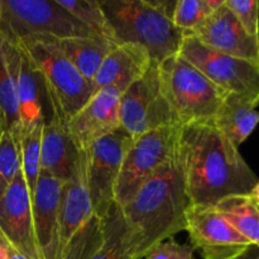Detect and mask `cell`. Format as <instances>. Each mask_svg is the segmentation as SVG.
I'll return each mask as SVG.
<instances>
[{"instance_id": "1", "label": "cell", "mask_w": 259, "mask_h": 259, "mask_svg": "<svg viewBox=\"0 0 259 259\" xmlns=\"http://www.w3.org/2000/svg\"><path fill=\"white\" fill-rule=\"evenodd\" d=\"M177 152L191 205L217 206L227 197L250 194L259 181L237 147L212 124L181 126Z\"/></svg>"}, {"instance_id": "2", "label": "cell", "mask_w": 259, "mask_h": 259, "mask_svg": "<svg viewBox=\"0 0 259 259\" xmlns=\"http://www.w3.org/2000/svg\"><path fill=\"white\" fill-rule=\"evenodd\" d=\"M190 206L191 201L176 152L174 158L121 206L126 253L131 259H143L156 245L186 229Z\"/></svg>"}, {"instance_id": "3", "label": "cell", "mask_w": 259, "mask_h": 259, "mask_svg": "<svg viewBox=\"0 0 259 259\" xmlns=\"http://www.w3.org/2000/svg\"><path fill=\"white\" fill-rule=\"evenodd\" d=\"M118 45L136 43L159 65L179 53L185 34L175 27L176 2L164 0H99Z\"/></svg>"}, {"instance_id": "4", "label": "cell", "mask_w": 259, "mask_h": 259, "mask_svg": "<svg viewBox=\"0 0 259 259\" xmlns=\"http://www.w3.org/2000/svg\"><path fill=\"white\" fill-rule=\"evenodd\" d=\"M37 67L51 115L67 124L93 96L91 83L63 55L57 39L46 35H28L17 40Z\"/></svg>"}, {"instance_id": "5", "label": "cell", "mask_w": 259, "mask_h": 259, "mask_svg": "<svg viewBox=\"0 0 259 259\" xmlns=\"http://www.w3.org/2000/svg\"><path fill=\"white\" fill-rule=\"evenodd\" d=\"M162 91L179 125L211 124L227 98L180 53L158 65Z\"/></svg>"}, {"instance_id": "6", "label": "cell", "mask_w": 259, "mask_h": 259, "mask_svg": "<svg viewBox=\"0 0 259 259\" xmlns=\"http://www.w3.org/2000/svg\"><path fill=\"white\" fill-rule=\"evenodd\" d=\"M0 35L12 42L28 35L55 39L95 37L57 0H0Z\"/></svg>"}, {"instance_id": "7", "label": "cell", "mask_w": 259, "mask_h": 259, "mask_svg": "<svg viewBox=\"0 0 259 259\" xmlns=\"http://www.w3.org/2000/svg\"><path fill=\"white\" fill-rule=\"evenodd\" d=\"M180 125H166L132 139L115 185V202L124 206L136 192L175 157Z\"/></svg>"}, {"instance_id": "8", "label": "cell", "mask_w": 259, "mask_h": 259, "mask_svg": "<svg viewBox=\"0 0 259 259\" xmlns=\"http://www.w3.org/2000/svg\"><path fill=\"white\" fill-rule=\"evenodd\" d=\"M180 55L206 76L225 95H237L259 105V65L224 55L185 35Z\"/></svg>"}, {"instance_id": "9", "label": "cell", "mask_w": 259, "mask_h": 259, "mask_svg": "<svg viewBox=\"0 0 259 259\" xmlns=\"http://www.w3.org/2000/svg\"><path fill=\"white\" fill-rule=\"evenodd\" d=\"M166 125L179 123L162 91L158 63L152 61L148 71L121 94L120 129L136 139Z\"/></svg>"}, {"instance_id": "10", "label": "cell", "mask_w": 259, "mask_h": 259, "mask_svg": "<svg viewBox=\"0 0 259 259\" xmlns=\"http://www.w3.org/2000/svg\"><path fill=\"white\" fill-rule=\"evenodd\" d=\"M132 138L123 131L98 139L86 149V182L94 215L104 219L115 204V185Z\"/></svg>"}, {"instance_id": "11", "label": "cell", "mask_w": 259, "mask_h": 259, "mask_svg": "<svg viewBox=\"0 0 259 259\" xmlns=\"http://www.w3.org/2000/svg\"><path fill=\"white\" fill-rule=\"evenodd\" d=\"M185 230L189 233L190 245L199 250L202 259H234L252 247L215 206L191 205Z\"/></svg>"}, {"instance_id": "12", "label": "cell", "mask_w": 259, "mask_h": 259, "mask_svg": "<svg viewBox=\"0 0 259 259\" xmlns=\"http://www.w3.org/2000/svg\"><path fill=\"white\" fill-rule=\"evenodd\" d=\"M62 259H131L121 207L115 202L104 219L94 215L68 243Z\"/></svg>"}, {"instance_id": "13", "label": "cell", "mask_w": 259, "mask_h": 259, "mask_svg": "<svg viewBox=\"0 0 259 259\" xmlns=\"http://www.w3.org/2000/svg\"><path fill=\"white\" fill-rule=\"evenodd\" d=\"M0 229L18 252L30 259H43L34 233L32 196L22 168L0 197Z\"/></svg>"}, {"instance_id": "14", "label": "cell", "mask_w": 259, "mask_h": 259, "mask_svg": "<svg viewBox=\"0 0 259 259\" xmlns=\"http://www.w3.org/2000/svg\"><path fill=\"white\" fill-rule=\"evenodd\" d=\"M120 98L118 89H103L68 120L67 132L78 151H86L98 139L120 129Z\"/></svg>"}, {"instance_id": "15", "label": "cell", "mask_w": 259, "mask_h": 259, "mask_svg": "<svg viewBox=\"0 0 259 259\" xmlns=\"http://www.w3.org/2000/svg\"><path fill=\"white\" fill-rule=\"evenodd\" d=\"M189 35L211 50L259 65V37L245 32L225 0Z\"/></svg>"}, {"instance_id": "16", "label": "cell", "mask_w": 259, "mask_h": 259, "mask_svg": "<svg viewBox=\"0 0 259 259\" xmlns=\"http://www.w3.org/2000/svg\"><path fill=\"white\" fill-rule=\"evenodd\" d=\"M63 182L40 174L32 195V211L38 248L43 259H61L60 205Z\"/></svg>"}, {"instance_id": "17", "label": "cell", "mask_w": 259, "mask_h": 259, "mask_svg": "<svg viewBox=\"0 0 259 259\" xmlns=\"http://www.w3.org/2000/svg\"><path fill=\"white\" fill-rule=\"evenodd\" d=\"M151 63V56L143 46L136 43L116 45L104 58L91 81L93 95L110 86L123 94L148 71Z\"/></svg>"}, {"instance_id": "18", "label": "cell", "mask_w": 259, "mask_h": 259, "mask_svg": "<svg viewBox=\"0 0 259 259\" xmlns=\"http://www.w3.org/2000/svg\"><path fill=\"white\" fill-rule=\"evenodd\" d=\"M93 217L94 210L86 182V152L80 151L77 163L70 179L63 182L61 194L60 238L62 253L78 230Z\"/></svg>"}, {"instance_id": "19", "label": "cell", "mask_w": 259, "mask_h": 259, "mask_svg": "<svg viewBox=\"0 0 259 259\" xmlns=\"http://www.w3.org/2000/svg\"><path fill=\"white\" fill-rule=\"evenodd\" d=\"M80 151L76 148L67 132L66 123L51 115L46 120L40 144V174L66 182L77 163Z\"/></svg>"}, {"instance_id": "20", "label": "cell", "mask_w": 259, "mask_h": 259, "mask_svg": "<svg viewBox=\"0 0 259 259\" xmlns=\"http://www.w3.org/2000/svg\"><path fill=\"white\" fill-rule=\"evenodd\" d=\"M17 43V42H15ZM18 45V43H17ZM19 46V68L17 77L18 113L23 134L46 121L45 103L47 101L42 77L32 58Z\"/></svg>"}, {"instance_id": "21", "label": "cell", "mask_w": 259, "mask_h": 259, "mask_svg": "<svg viewBox=\"0 0 259 259\" xmlns=\"http://www.w3.org/2000/svg\"><path fill=\"white\" fill-rule=\"evenodd\" d=\"M19 57V46L0 35V123L3 132L22 141L17 96Z\"/></svg>"}, {"instance_id": "22", "label": "cell", "mask_w": 259, "mask_h": 259, "mask_svg": "<svg viewBox=\"0 0 259 259\" xmlns=\"http://www.w3.org/2000/svg\"><path fill=\"white\" fill-rule=\"evenodd\" d=\"M259 123V111L250 101L237 95H227L218 110L212 125L237 148L253 133Z\"/></svg>"}, {"instance_id": "23", "label": "cell", "mask_w": 259, "mask_h": 259, "mask_svg": "<svg viewBox=\"0 0 259 259\" xmlns=\"http://www.w3.org/2000/svg\"><path fill=\"white\" fill-rule=\"evenodd\" d=\"M57 45L63 55L90 83L104 58L116 46L115 43L98 35L57 39Z\"/></svg>"}, {"instance_id": "24", "label": "cell", "mask_w": 259, "mask_h": 259, "mask_svg": "<svg viewBox=\"0 0 259 259\" xmlns=\"http://www.w3.org/2000/svg\"><path fill=\"white\" fill-rule=\"evenodd\" d=\"M215 209L245 238L259 248V206L248 195L223 199Z\"/></svg>"}, {"instance_id": "25", "label": "cell", "mask_w": 259, "mask_h": 259, "mask_svg": "<svg viewBox=\"0 0 259 259\" xmlns=\"http://www.w3.org/2000/svg\"><path fill=\"white\" fill-rule=\"evenodd\" d=\"M57 3L91 33L118 45L100 3L96 0H57Z\"/></svg>"}, {"instance_id": "26", "label": "cell", "mask_w": 259, "mask_h": 259, "mask_svg": "<svg viewBox=\"0 0 259 259\" xmlns=\"http://www.w3.org/2000/svg\"><path fill=\"white\" fill-rule=\"evenodd\" d=\"M224 0H179L172 12V22L185 35L194 33Z\"/></svg>"}, {"instance_id": "27", "label": "cell", "mask_w": 259, "mask_h": 259, "mask_svg": "<svg viewBox=\"0 0 259 259\" xmlns=\"http://www.w3.org/2000/svg\"><path fill=\"white\" fill-rule=\"evenodd\" d=\"M45 123L34 126L23 134L22 141H20L22 172L30 196L34 192L37 181L40 176V144H42V132Z\"/></svg>"}, {"instance_id": "28", "label": "cell", "mask_w": 259, "mask_h": 259, "mask_svg": "<svg viewBox=\"0 0 259 259\" xmlns=\"http://www.w3.org/2000/svg\"><path fill=\"white\" fill-rule=\"evenodd\" d=\"M22 168L20 141L8 132L0 139V197L7 192Z\"/></svg>"}, {"instance_id": "29", "label": "cell", "mask_w": 259, "mask_h": 259, "mask_svg": "<svg viewBox=\"0 0 259 259\" xmlns=\"http://www.w3.org/2000/svg\"><path fill=\"white\" fill-rule=\"evenodd\" d=\"M225 5L229 8L248 34L259 37L258 0H225Z\"/></svg>"}, {"instance_id": "30", "label": "cell", "mask_w": 259, "mask_h": 259, "mask_svg": "<svg viewBox=\"0 0 259 259\" xmlns=\"http://www.w3.org/2000/svg\"><path fill=\"white\" fill-rule=\"evenodd\" d=\"M194 248L169 239L156 245L143 259H194Z\"/></svg>"}, {"instance_id": "31", "label": "cell", "mask_w": 259, "mask_h": 259, "mask_svg": "<svg viewBox=\"0 0 259 259\" xmlns=\"http://www.w3.org/2000/svg\"><path fill=\"white\" fill-rule=\"evenodd\" d=\"M12 248L13 247L9 243V240H8V238L5 237L3 230L0 229V259H8Z\"/></svg>"}, {"instance_id": "32", "label": "cell", "mask_w": 259, "mask_h": 259, "mask_svg": "<svg viewBox=\"0 0 259 259\" xmlns=\"http://www.w3.org/2000/svg\"><path fill=\"white\" fill-rule=\"evenodd\" d=\"M234 259H259V248L255 247V245H252L244 253H242L239 257Z\"/></svg>"}, {"instance_id": "33", "label": "cell", "mask_w": 259, "mask_h": 259, "mask_svg": "<svg viewBox=\"0 0 259 259\" xmlns=\"http://www.w3.org/2000/svg\"><path fill=\"white\" fill-rule=\"evenodd\" d=\"M8 259H30V258L27 257V255L22 254V253L18 252L17 249H14V248H12V250H10L9 257H8Z\"/></svg>"}, {"instance_id": "34", "label": "cell", "mask_w": 259, "mask_h": 259, "mask_svg": "<svg viewBox=\"0 0 259 259\" xmlns=\"http://www.w3.org/2000/svg\"><path fill=\"white\" fill-rule=\"evenodd\" d=\"M249 196L252 197L253 200H254L255 204H257L258 206H259V181L257 182V184H255V186L253 187V190H252V191H250Z\"/></svg>"}, {"instance_id": "35", "label": "cell", "mask_w": 259, "mask_h": 259, "mask_svg": "<svg viewBox=\"0 0 259 259\" xmlns=\"http://www.w3.org/2000/svg\"><path fill=\"white\" fill-rule=\"evenodd\" d=\"M3 133H4V132H3V126H2V123H0V139H2V136H3Z\"/></svg>"}]
</instances>
